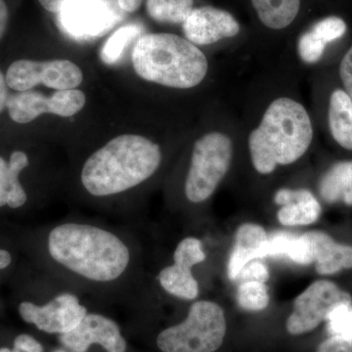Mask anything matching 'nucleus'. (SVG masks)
<instances>
[{
    "label": "nucleus",
    "instance_id": "f257e3e1",
    "mask_svg": "<svg viewBox=\"0 0 352 352\" xmlns=\"http://www.w3.org/2000/svg\"><path fill=\"white\" fill-rule=\"evenodd\" d=\"M43 250L53 276L76 291L112 296L133 284V238L117 228L87 220H62L44 234Z\"/></svg>",
    "mask_w": 352,
    "mask_h": 352
},
{
    "label": "nucleus",
    "instance_id": "f03ea898",
    "mask_svg": "<svg viewBox=\"0 0 352 352\" xmlns=\"http://www.w3.org/2000/svg\"><path fill=\"white\" fill-rule=\"evenodd\" d=\"M163 160L161 147L138 134H122L85 160L80 183L88 195L120 196L152 177Z\"/></svg>",
    "mask_w": 352,
    "mask_h": 352
},
{
    "label": "nucleus",
    "instance_id": "7ed1b4c3",
    "mask_svg": "<svg viewBox=\"0 0 352 352\" xmlns=\"http://www.w3.org/2000/svg\"><path fill=\"white\" fill-rule=\"evenodd\" d=\"M314 138L311 120L302 104L278 98L264 113L258 129L250 134L252 164L261 175L278 166L295 163L307 151Z\"/></svg>",
    "mask_w": 352,
    "mask_h": 352
},
{
    "label": "nucleus",
    "instance_id": "20e7f679",
    "mask_svg": "<svg viewBox=\"0 0 352 352\" xmlns=\"http://www.w3.org/2000/svg\"><path fill=\"white\" fill-rule=\"evenodd\" d=\"M131 59L134 71L143 80L178 89L200 85L208 69L207 57L200 48L173 34L139 36Z\"/></svg>",
    "mask_w": 352,
    "mask_h": 352
},
{
    "label": "nucleus",
    "instance_id": "39448f33",
    "mask_svg": "<svg viewBox=\"0 0 352 352\" xmlns=\"http://www.w3.org/2000/svg\"><path fill=\"white\" fill-rule=\"evenodd\" d=\"M226 333L223 310L217 303L199 300L190 307L186 318L164 329L157 337L162 352H214Z\"/></svg>",
    "mask_w": 352,
    "mask_h": 352
},
{
    "label": "nucleus",
    "instance_id": "423d86ee",
    "mask_svg": "<svg viewBox=\"0 0 352 352\" xmlns=\"http://www.w3.org/2000/svg\"><path fill=\"white\" fill-rule=\"evenodd\" d=\"M232 141L221 132H210L195 143L184 192L194 204L207 201L223 179L232 160Z\"/></svg>",
    "mask_w": 352,
    "mask_h": 352
},
{
    "label": "nucleus",
    "instance_id": "0eeeda50",
    "mask_svg": "<svg viewBox=\"0 0 352 352\" xmlns=\"http://www.w3.org/2000/svg\"><path fill=\"white\" fill-rule=\"evenodd\" d=\"M6 82L16 91H28L38 85L56 90L76 89L83 80L80 67L69 60H18L10 65Z\"/></svg>",
    "mask_w": 352,
    "mask_h": 352
},
{
    "label": "nucleus",
    "instance_id": "6e6552de",
    "mask_svg": "<svg viewBox=\"0 0 352 352\" xmlns=\"http://www.w3.org/2000/svg\"><path fill=\"white\" fill-rule=\"evenodd\" d=\"M21 318L41 332L64 335L73 331L88 314L76 292L61 289L43 305L23 302L18 307Z\"/></svg>",
    "mask_w": 352,
    "mask_h": 352
},
{
    "label": "nucleus",
    "instance_id": "1a4fd4ad",
    "mask_svg": "<svg viewBox=\"0 0 352 352\" xmlns=\"http://www.w3.org/2000/svg\"><path fill=\"white\" fill-rule=\"evenodd\" d=\"M351 302V296L333 282H314L296 298L293 312L287 320V330L292 335L310 332L327 320L336 307Z\"/></svg>",
    "mask_w": 352,
    "mask_h": 352
},
{
    "label": "nucleus",
    "instance_id": "9d476101",
    "mask_svg": "<svg viewBox=\"0 0 352 352\" xmlns=\"http://www.w3.org/2000/svg\"><path fill=\"white\" fill-rule=\"evenodd\" d=\"M85 103L87 97L82 90H58L51 96L28 90L9 96L6 108L14 122L29 124L43 113L72 117L82 111Z\"/></svg>",
    "mask_w": 352,
    "mask_h": 352
},
{
    "label": "nucleus",
    "instance_id": "9b49d317",
    "mask_svg": "<svg viewBox=\"0 0 352 352\" xmlns=\"http://www.w3.org/2000/svg\"><path fill=\"white\" fill-rule=\"evenodd\" d=\"M60 342L69 352H87L99 346L106 352H126L127 342L117 322L96 312H88L71 332L59 336Z\"/></svg>",
    "mask_w": 352,
    "mask_h": 352
},
{
    "label": "nucleus",
    "instance_id": "f8f14e48",
    "mask_svg": "<svg viewBox=\"0 0 352 352\" xmlns=\"http://www.w3.org/2000/svg\"><path fill=\"white\" fill-rule=\"evenodd\" d=\"M185 38L195 45H210L240 32L238 21L222 9L212 6L194 8L182 23Z\"/></svg>",
    "mask_w": 352,
    "mask_h": 352
},
{
    "label": "nucleus",
    "instance_id": "ddd939ff",
    "mask_svg": "<svg viewBox=\"0 0 352 352\" xmlns=\"http://www.w3.org/2000/svg\"><path fill=\"white\" fill-rule=\"evenodd\" d=\"M59 15L64 29L76 38L100 36L110 25L109 9L102 0H69Z\"/></svg>",
    "mask_w": 352,
    "mask_h": 352
},
{
    "label": "nucleus",
    "instance_id": "4468645a",
    "mask_svg": "<svg viewBox=\"0 0 352 352\" xmlns=\"http://www.w3.org/2000/svg\"><path fill=\"white\" fill-rule=\"evenodd\" d=\"M274 200L282 207L277 214L282 226H309L320 217V204L308 190L281 189L275 194Z\"/></svg>",
    "mask_w": 352,
    "mask_h": 352
},
{
    "label": "nucleus",
    "instance_id": "2eb2a0df",
    "mask_svg": "<svg viewBox=\"0 0 352 352\" xmlns=\"http://www.w3.org/2000/svg\"><path fill=\"white\" fill-rule=\"evenodd\" d=\"M311 249L312 263L322 275L335 274L352 268V247L338 244L322 231L305 233Z\"/></svg>",
    "mask_w": 352,
    "mask_h": 352
},
{
    "label": "nucleus",
    "instance_id": "dca6fc26",
    "mask_svg": "<svg viewBox=\"0 0 352 352\" xmlns=\"http://www.w3.org/2000/svg\"><path fill=\"white\" fill-rule=\"evenodd\" d=\"M268 235L263 227L245 223L239 227L235 236V245L228 261V276L237 279L245 264L263 258V249Z\"/></svg>",
    "mask_w": 352,
    "mask_h": 352
},
{
    "label": "nucleus",
    "instance_id": "f3484780",
    "mask_svg": "<svg viewBox=\"0 0 352 352\" xmlns=\"http://www.w3.org/2000/svg\"><path fill=\"white\" fill-rule=\"evenodd\" d=\"M286 258L300 265L314 263L309 241L305 233L298 236L280 231L268 236L263 249V258Z\"/></svg>",
    "mask_w": 352,
    "mask_h": 352
},
{
    "label": "nucleus",
    "instance_id": "a211bd4d",
    "mask_svg": "<svg viewBox=\"0 0 352 352\" xmlns=\"http://www.w3.org/2000/svg\"><path fill=\"white\" fill-rule=\"evenodd\" d=\"M329 126L337 143L352 150V99L344 90H335L331 95Z\"/></svg>",
    "mask_w": 352,
    "mask_h": 352
},
{
    "label": "nucleus",
    "instance_id": "6ab92c4d",
    "mask_svg": "<svg viewBox=\"0 0 352 352\" xmlns=\"http://www.w3.org/2000/svg\"><path fill=\"white\" fill-rule=\"evenodd\" d=\"M319 193L326 203L340 201L352 206V161L333 164L319 183Z\"/></svg>",
    "mask_w": 352,
    "mask_h": 352
},
{
    "label": "nucleus",
    "instance_id": "aec40b11",
    "mask_svg": "<svg viewBox=\"0 0 352 352\" xmlns=\"http://www.w3.org/2000/svg\"><path fill=\"white\" fill-rule=\"evenodd\" d=\"M192 268L178 263L166 266L157 276L162 288L175 298L195 300L199 295V284L192 273Z\"/></svg>",
    "mask_w": 352,
    "mask_h": 352
},
{
    "label": "nucleus",
    "instance_id": "412c9836",
    "mask_svg": "<svg viewBox=\"0 0 352 352\" xmlns=\"http://www.w3.org/2000/svg\"><path fill=\"white\" fill-rule=\"evenodd\" d=\"M259 20L272 30H282L300 12V0H252Z\"/></svg>",
    "mask_w": 352,
    "mask_h": 352
},
{
    "label": "nucleus",
    "instance_id": "4be33fe9",
    "mask_svg": "<svg viewBox=\"0 0 352 352\" xmlns=\"http://www.w3.org/2000/svg\"><path fill=\"white\" fill-rule=\"evenodd\" d=\"M29 164V157L25 153L13 152L8 162V170L0 179V185L6 189L8 195L7 206L11 208L23 207L28 200L27 193L19 182V175Z\"/></svg>",
    "mask_w": 352,
    "mask_h": 352
},
{
    "label": "nucleus",
    "instance_id": "5701e85b",
    "mask_svg": "<svg viewBox=\"0 0 352 352\" xmlns=\"http://www.w3.org/2000/svg\"><path fill=\"white\" fill-rule=\"evenodd\" d=\"M194 9V0H146V11L163 24H182Z\"/></svg>",
    "mask_w": 352,
    "mask_h": 352
},
{
    "label": "nucleus",
    "instance_id": "b1692460",
    "mask_svg": "<svg viewBox=\"0 0 352 352\" xmlns=\"http://www.w3.org/2000/svg\"><path fill=\"white\" fill-rule=\"evenodd\" d=\"M141 28L138 25H126L113 32L102 47L100 58L106 65L118 63L124 50L134 38H138Z\"/></svg>",
    "mask_w": 352,
    "mask_h": 352
},
{
    "label": "nucleus",
    "instance_id": "393cba45",
    "mask_svg": "<svg viewBox=\"0 0 352 352\" xmlns=\"http://www.w3.org/2000/svg\"><path fill=\"white\" fill-rule=\"evenodd\" d=\"M237 302L243 309L250 311L264 309L270 303L267 286L263 282H242L237 291Z\"/></svg>",
    "mask_w": 352,
    "mask_h": 352
},
{
    "label": "nucleus",
    "instance_id": "a878e982",
    "mask_svg": "<svg viewBox=\"0 0 352 352\" xmlns=\"http://www.w3.org/2000/svg\"><path fill=\"white\" fill-rule=\"evenodd\" d=\"M326 321L331 337L340 338L352 342L351 303H342L336 307Z\"/></svg>",
    "mask_w": 352,
    "mask_h": 352
},
{
    "label": "nucleus",
    "instance_id": "bb28decb",
    "mask_svg": "<svg viewBox=\"0 0 352 352\" xmlns=\"http://www.w3.org/2000/svg\"><path fill=\"white\" fill-rule=\"evenodd\" d=\"M206 259L203 244L198 238L187 237L180 241L173 252V263L194 266L203 263Z\"/></svg>",
    "mask_w": 352,
    "mask_h": 352
},
{
    "label": "nucleus",
    "instance_id": "cd10ccee",
    "mask_svg": "<svg viewBox=\"0 0 352 352\" xmlns=\"http://www.w3.org/2000/svg\"><path fill=\"white\" fill-rule=\"evenodd\" d=\"M326 44L327 43L317 36L314 32H305L298 39V55L305 63H316L323 55Z\"/></svg>",
    "mask_w": 352,
    "mask_h": 352
},
{
    "label": "nucleus",
    "instance_id": "c85d7f7f",
    "mask_svg": "<svg viewBox=\"0 0 352 352\" xmlns=\"http://www.w3.org/2000/svg\"><path fill=\"white\" fill-rule=\"evenodd\" d=\"M311 31L323 39L326 43L331 41H337L342 38L346 32V24L342 18L332 17L325 18V19L319 21L314 25Z\"/></svg>",
    "mask_w": 352,
    "mask_h": 352
},
{
    "label": "nucleus",
    "instance_id": "c756f323",
    "mask_svg": "<svg viewBox=\"0 0 352 352\" xmlns=\"http://www.w3.org/2000/svg\"><path fill=\"white\" fill-rule=\"evenodd\" d=\"M238 278H240L243 282L256 281L265 283L270 278V272H268L267 266L256 259L245 264Z\"/></svg>",
    "mask_w": 352,
    "mask_h": 352
},
{
    "label": "nucleus",
    "instance_id": "7c9ffc66",
    "mask_svg": "<svg viewBox=\"0 0 352 352\" xmlns=\"http://www.w3.org/2000/svg\"><path fill=\"white\" fill-rule=\"evenodd\" d=\"M0 352H43V346L32 336L22 333L14 340L12 349L1 347Z\"/></svg>",
    "mask_w": 352,
    "mask_h": 352
},
{
    "label": "nucleus",
    "instance_id": "2f4dec72",
    "mask_svg": "<svg viewBox=\"0 0 352 352\" xmlns=\"http://www.w3.org/2000/svg\"><path fill=\"white\" fill-rule=\"evenodd\" d=\"M340 76L346 94L352 99V46L342 58L340 66Z\"/></svg>",
    "mask_w": 352,
    "mask_h": 352
},
{
    "label": "nucleus",
    "instance_id": "473e14b6",
    "mask_svg": "<svg viewBox=\"0 0 352 352\" xmlns=\"http://www.w3.org/2000/svg\"><path fill=\"white\" fill-rule=\"evenodd\" d=\"M317 352H352V342L331 337L322 342Z\"/></svg>",
    "mask_w": 352,
    "mask_h": 352
},
{
    "label": "nucleus",
    "instance_id": "72a5a7b5",
    "mask_svg": "<svg viewBox=\"0 0 352 352\" xmlns=\"http://www.w3.org/2000/svg\"><path fill=\"white\" fill-rule=\"evenodd\" d=\"M69 0H38L41 6L50 13L59 14Z\"/></svg>",
    "mask_w": 352,
    "mask_h": 352
},
{
    "label": "nucleus",
    "instance_id": "f704fd0d",
    "mask_svg": "<svg viewBox=\"0 0 352 352\" xmlns=\"http://www.w3.org/2000/svg\"><path fill=\"white\" fill-rule=\"evenodd\" d=\"M9 21L8 6L6 0H0V39L3 38Z\"/></svg>",
    "mask_w": 352,
    "mask_h": 352
},
{
    "label": "nucleus",
    "instance_id": "c9c22d12",
    "mask_svg": "<svg viewBox=\"0 0 352 352\" xmlns=\"http://www.w3.org/2000/svg\"><path fill=\"white\" fill-rule=\"evenodd\" d=\"M143 0H118L120 8L124 12L133 13L138 11Z\"/></svg>",
    "mask_w": 352,
    "mask_h": 352
},
{
    "label": "nucleus",
    "instance_id": "e433bc0d",
    "mask_svg": "<svg viewBox=\"0 0 352 352\" xmlns=\"http://www.w3.org/2000/svg\"><path fill=\"white\" fill-rule=\"evenodd\" d=\"M6 78L0 71V113L6 107L7 99H8V90H7Z\"/></svg>",
    "mask_w": 352,
    "mask_h": 352
},
{
    "label": "nucleus",
    "instance_id": "4c0bfd02",
    "mask_svg": "<svg viewBox=\"0 0 352 352\" xmlns=\"http://www.w3.org/2000/svg\"><path fill=\"white\" fill-rule=\"evenodd\" d=\"M12 263V256L6 250L0 249V270H6Z\"/></svg>",
    "mask_w": 352,
    "mask_h": 352
},
{
    "label": "nucleus",
    "instance_id": "58836bf2",
    "mask_svg": "<svg viewBox=\"0 0 352 352\" xmlns=\"http://www.w3.org/2000/svg\"><path fill=\"white\" fill-rule=\"evenodd\" d=\"M7 204H8V195H7L6 189L2 188L0 185V208L7 206Z\"/></svg>",
    "mask_w": 352,
    "mask_h": 352
},
{
    "label": "nucleus",
    "instance_id": "ea45409f",
    "mask_svg": "<svg viewBox=\"0 0 352 352\" xmlns=\"http://www.w3.org/2000/svg\"><path fill=\"white\" fill-rule=\"evenodd\" d=\"M7 170H8V163L3 157H0V179L6 175Z\"/></svg>",
    "mask_w": 352,
    "mask_h": 352
},
{
    "label": "nucleus",
    "instance_id": "a19ab883",
    "mask_svg": "<svg viewBox=\"0 0 352 352\" xmlns=\"http://www.w3.org/2000/svg\"><path fill=\"white\" fill-rule=\"evenodd\" d=\"M53 352H69V351H66V349H56V351H54Z\"/></svg>",
    "mask_w": 352,
    "mask_h": 352
}]
</instances>
